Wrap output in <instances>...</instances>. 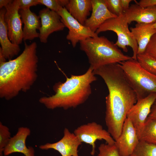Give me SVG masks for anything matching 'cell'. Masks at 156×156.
<instances>
[{"label": "cell", "mask_w": 156, "mask_h": 156, "mask_svg": "<svg viewBox=\"0 0 156 156\" xmlns=\"http://www.w3.org/2000/svg\"><path fill=\"white\" fill-rule=\"evenodd\" d=\"M93 71L103 79L109 91L105 117L107 131L112 135H119L128 112L137 101L136 94L119 63L103 66Z\"/></svg>", "instance_id": "cell-1"}, {"label": "cell", "mask_w": 156, "mask_h": 156, "mask_svg": "<svg viewBox=\"0 0 156 156\" xmlns=\"http://www.w3.org/2000/svg\"><path fill=\"white\" fill-rule=\"evenodd\" d=\"M37 44L24 42L22 53L14 59L0 62V97L7 100L31 88L37 78Z\"/></svg>", "instance_id": "cell-2"}, {"label": "cell", "mask_w": 156, "mask_h": 156, "mask_svg": "<svg viewBox=\"0 0 156 156\" xmlns=\"http://www.w3.org/2000/svg\"><path fill=\"white\" fill-rule=\"evenodd\" d=\"M93 70L89 67L82 75H72L64 82L57 84L55 94L42 97L39 102L51 109L62 108L66 110L83 104L92 93L91 84L97 80Z\"/></svg>", "instance_id": "cell-3"}, {"label": "cell", "mask_w": 156, "mask_h": 156, "mask_svg": "<svg viewBox=\"0 0 156 156\" xmlns=\"http://www.w3.org/2000/svg\"><path fill=\"white\" fill-rule=\"evenodd\" d=\"M79 42L80 49L86 53L90 67L93 70L132 59L131 57L125 55L115 43L104 36L90 37Z\"/></svg>", "instance_id": "cell-4"}, {"label": "cell", "mask_w": 156, "mask_h": 156, "mask_svg": "<svg viewBox=\"0 0 156 156\" xmlns=\"http://www.w3.org/2000/svg\"><path fill=\"white\" fill-rule=\"evenodd\" d=\"M137 100L156 93V76L148 72L133 59L119 63Z\"/></svg>", "instance_id": "cell-5"}, {"label": "cell", "mask_w": 156, "mask_h": 156, "mask_svg": "<svg viewBox=\"0 0 156 156\" xmlns=\"http://www.w3.org/2000/svg\"><path fill=\"white\" fill-rule=\"evenodd\" d=\"M128 24L123 13L116 17L106 21L97 30L95 33H99L108 31L115 33L117 40L115 44L127 52V46H129L133 51V59L137 60L138 46L136 40L128 27Z\"/></svg>", "instance_id": "cell-6"}, {"label": "cell", "mask_w": 156, "mask_h": 156, "mask_svg": "<svg viewBox=\"0 0 156 156\" xmlns=\"http://www.w3.org/2000/svg\"><path fill=\"white\" fill-rule=\"evenodd\" d=\"M74 133L80 141L92 146L90 154L94 155L95 153V142L97 140H103L107 143L113 144L115 141L108 131L102 126L93 122L80 125L76 129Z\"/></svg>", "instance_id": "cell-7"}, {"label": "cell", "mask_w": 156, "mask_h": 156, "mask_svg": "<svg viewBox=\"0 0 156 156\" xmlns=\"http://www.w3.org/2000/svg\"><path fill=\"white\" fill-rule=\"evenodd\" d=\"M62 22L69 30L66 38L75 47L77 43L90 37L97 36L98 35L89 28L82 25L73 17L65 7L62 8L57 12Z\"/></svg>", "instance_id": "cell-8"}, {"label": "cell", "mask_w": 156, "mask_h": 156, "mask_svg": "<svg viewBox=\"0 0 156 156\" xmlns=\"http://www.w3.org/2000/svg\"><path fill=\"white\" fill-rule=\"evenodd\" d=\"M5 8L6 11L4 18L8 37L12 43L19 45L23 40L19 0H13Z\"/></svg>", "instance_id": "cell-9"}, {"label": "cell", "mask_w": 156, "mask_h": 156, "mask_svg": "<svg viewBox=\"0 0 156 156\" xmlns=\"http://www.w3.org/2000/svg\"><path fill=\"white\" fill-rule=\"evenodd\" d=\"M156 99V93H152L143 99L138 100L128 112L127 118L131 121L139 139L151 107Z\"/></svg>", "instance_id": "cell-10"}, {"label": "cell", "mask_w": 156, "mask_h": 156, "mask_svg": "<svg viewBox=\"0 0 156 156\" xmlns=\"http://www.w3.org/2000/svg\"><path fill=\"white\" fill-rule=\"evenodd\" d=\"M39 16L41 22L39 38L42 43L47 42L48 38L51 34L62 31L65 27L58 13L47 8L40 11Z\"/></svg>", "instance_id": "cell-11"}, {"label": "cell", "mask_w": 156, "mask_h": 156, "mask_svg": "<svg viewBox=\"0 0 156 156\" xmlns=\"http://www.w3.org/2000/svg\"><path fill=\"white\" fill-rule=\"evenodd\" d=\"M120 156H129L133 152L140 140L135 128L131 120L127 118L120 134L115 141Z\"/></svg>", "instance_id": "cell-12"}, {"label": "cell", "mask_w": 156, "mask_h": 156, "mask_svg": "<svg viewBox=\"0 0 156 156\" xmlns=\"http://www.w3.org/2000/svg\"><path fill=\"white\" fill-rule=\"evenodd\" d=\"M63 137L58 141L53 143H47L40 145L39 147L42 150L53 149L59 152L62 156H79L78 148L82 142L74 133L65 128Z\"/></svg>", "instance_id": "cell-13"}, {"label": "cell", "mask_w": 156, "mask_h": 156, "mask_svg": "<svg viewBox=\"0 0 156 156\" xmlns=\"http://www.w3.org/2000/svg\"><path fill=\"white\" fill-rule=\"evenodd\" d=\"M31 133L30 129L26 127H20L16 134L11 138L4 151V156H7L14 153H23L25 156H34V151L32 147H27L26 141Z\"/></svg>", "instance_id": "cell-14"}, {"label": "cell", "mask_w": 156, "mask_h": 156, "mask_svg": "<svg viewBox=\"0 0 156 156\" xmlns=\"http://www.w3.org/2000/svg\"><path fill=\"white\" fill-rule=\"evenodd\" d=\"M6 10L5 8L0 10V62L6 61L17 55L20 51L19 45L12 43L8 35L6 25L4 21V15Z\"/></svg>", "instance_id": "cell-15"}, {"label": "cell", "mask_w": 156, "mask_h": 156, "mask_svg": "<svg viewBox=\"0 0 156 156\" xmlns=\"http://www.w3.org/2000/svg\"><path fill=\"white\" fill-rule=\"evenodd\" d=\"M92 13L84 25L95 32L106 21L117 17L108 9L104 0H91Z\"/></svg>", "instance_id": "cell-16"}, {"label": "cell", "mask_w": 156, "mask_h": 156, "mask_svg": "<svg viewBox=\"0 0 156 156\" xmlns=\"http://www.w3.org/2000/svg\"><path fill=\"white\" fill-rule=\"evenodd\" d=\"M123 13L129 24L133 21L144 24L156 22V5L143 7L137 3L133 4Z\"/></svg>", "instance_id": "cell-17"}, {"label": "cell", "mask_w": 156, "mask_h": 156, "mask_svg": "<svg viewBox=\"0 0 156 156\" xmlns=\"http://www.w3.org/2000/svg\"><path fill=\"white\" fill-rule=\"evenodd\" d=\"M19 13L24 25L23 29V40H31L39 38V33L37 31V30H39L41 26L39 16L31 12L30 8L20 10Z\"/></svg>", "instance_id": "cell-18"}, {"label": "cell", "mask_w": 156, "mask_h": 156, "mask_svg": "<svg viewBox=\"0 0 156 156\" xmlns=\"http://www.w3.org/2000/svg\"><path fill=\"white\" fill-rule=\"evenodd\" d=\"M151 24L137 23L134 27L130 28L138 44L137 55L145 52L151 37L156 33V29L152 28Z\"/></svg>", "instance_id": "cell-19"}, {"label": "cell", "mask_w": 156, "mask_h": 156, "mask_svg": "<svg viewBox=\"0 0 156 156\" xmlns=\"http://www.w3.org/2000/svg\"><path fill=\"white\" fill-rule=\"evenodd\" d=\"M65 8L73 17L84 25L92 10L91 0H70Z\"/></svg>", "instance_id": "cell-20"}, {"label": "cell", "mask_w": 156, "mask_h": 156, "mask_svg": "<svg viewBox=\"0 0 156 156\" xmlns=\"http://www.w3.org/2000/svg\"><path fill=\"white\" fill-rule=\"evenodd\" d=\"M139 140L140 141L156 144V119L147 118Z\"/></svg>", "instance_id": "cell-21"}, {"label": "cell", "mask_w": 156, "mask_h": 156, "mask_svg": "<svg viewBox=\"0 0 156 156\" xmlns=\"http://www.w3.org/2000/svg\"><path fill=\"white\" fill-rule=\"evenodd\" d=\"M137 60L144 69L156 76V58L144 52L138 54Z\"/></svg>", "instance_id": "cell-22"}, {"label": "cell", "mask_w": 156, "mask_h": 156, "mask_svg": "<svg viewBox=\"0 0 156 156\" xmlns=\"http://www.w3.org/2000/svg\"><path fill=\"white\" fill-rule=\"evenodd\" d=\"M129 156H156V144L140 141Z\"/></svg>", "instance_id": "cell-23"}, {"label": "cell", "mask_w": 156, "mask_h": 156, "mask_svg": "<svg viewBox=\"0 0 156 156\" xmlns=\"http://www.w3.org/2000/svg\"><path fill=\"white\" fill-rule=\"evenodd\" d=\"M9 128L0 122V155L2 156L4 150L11 138Z\"/></svg>", "instance_id": "cell-24"}, {"label": "cell", "mask_w": 156, "mask_h": 156, "mask_svg": "<svg viewBox=\"0 0 156 156\" xmlns=\"http://www.w3.org/2000/svg\"><path fill=\"white\" fill-rule=\"evenodd\" d=\"M97 156H120L115 143L113 144H101L98 147Z\"/></svg>", "instance_id": "cell-25"}, {"label": "cell", "mask_w": 156, "mask_h": 156, "mask_svg": "<svg viewBox=\"0 0 156 156\" xmlns=\"http://www.w3.org/2000/svg\"><path fill=\"white\" fill-rule=\"evenodd\" d=\"M40 4L45 5L50 10L57 12L62 7H65L68 3V0H38Z\"/></svg>", "instance_id": "cell-26"}, {"label": "cell", "mask_w": 156, "mask_h": 156, "mask_svg": "<svg viewBox=\"0 0 156 156\" xmlns=\"http://www.w3.org/2000/svg\"><path fill=\"white\" fill-rule=\"evenodd\" d=\"M108 10L117 16L122 13L120 0H104Z\"/></svg>", "instance_id": "cell-27"}, {"label": "cell", "mask_w": 156, "mask_h": 156, "mask_svg": "<svg viewBox=\"0 0 156 156\" xmlns=\"http://www.w3.org/2000/svg\"><path fill=\"white\" fill-rule=\"evenodd\" d=\"M145 52L156 58V33L151 37Z\"/></svg>", "instance_id": "cell-28"}, {"label": "cell", "mask_w": 156, "mask_h": 156, "mask_svg": "<svg viewBox=\"0 0 156 156\" xmlns=\"http://www.w3.org/2000/svg\"><path fill=\"white\" fill-rule=\"evenodd\" d=\"M20 10L29 9L31 7L40 4L38 0H19Z\"/></svg>", "instance_id": "cell-29"}, {"label": "cell", "mask_w": 156, "mask_h": 156, "mask_svg": "<svg viewBox=\"0 0 156 156\" xmlns=\"http://www.w3.org/2000/svg\"><path fill=\"white\" fill-rule=\"evenodd\" d=\"M136 3L143 7L156 5V0H141Z\"/></svg>", "instance_id": "cell-30"}, {"label": "cell", "mask_w": 156, "mask_h": 156, "mask_svg": "<svg viewBox=\"0 0 156 156\" xmlns=\"http://www.w3.org/2000/svg\"><path fill=\"white\" fill-rule=\"evenodd\" d=\"M148 118L156 119V99L152 106L150 114Z\"/></svg>", "instance_id": "cell-31"}, {"label": "cell", "mask_w": 156, "mask_h": 156, "mask_svg": "<svg viewBox=\"0 0 156 156\" xmlns=\"http://www.w3.org/2000/svg\"><path fill=\"white\" fill-rule=\"evenodd\" d=\"M121 5L122 12L127 10L129 7L130 3L133 1L131 0H120Z\"/></svg>", "instance_id": "cell-32"}, {"label": "cell", "mask_w": 156, "mask_h": 156, "mask_svg": "<svg viewBox=\"0 0 156 156\" xmlns=\"http://www.w3.org/2000/svg\"><path fill=\"white\" fill-rule=\"evenodd\" d=\"M13 0H0V8L2 9L5 8Z\"/></svg>", "instance_id": "cell-33"}, {"label": "cell", "mask_w": 156, "mask_h": 156, "mask_svg": "<svg viewBox=\"0 0 156 156\" xmlns=\"http://www.w3.org/2000/svg\"><path fill=\"white\" fill-rule=\"evenodd\" d=\"M151 26L153 28L156 29V22L154 23H151Z\"/></svg>", "instance_id": "cell-34"}]
</instances>
